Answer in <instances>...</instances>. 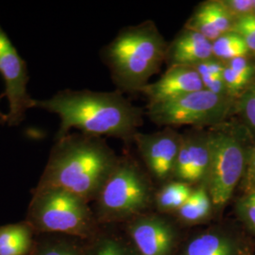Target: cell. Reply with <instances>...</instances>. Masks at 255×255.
I'll return each instance as SVG.
<instances>
[{
    "mask_svg": "<svg viewBox=\"0 0 255 255\" xmlns=\"http://www.w3.org/2000/svg\"><path fill=\"white\" fill-rule=\"evenodd\" d=\"M33 108L60 117L56 140L67 135L73 128L90 136L126 140L134 138L141 121L140 112L119 93L64 90L49 100L34 101Z\"/></svg>",
    "mask_w": 255,
    "mask_h": 255,
    "instance_id": "6da1fadb",
    "label": "cell"
},
{
    "mask_svg": "<svg viewBox=\"0 0 255 255\" xmlns=\"http://www.w3.org/2000/svg\"><path fill=\"white\" fill-rule=\"evenodd\" d=\"M119 163L100 137L67 134L56 140L39 187H59L86 201L99 196Z\"/></svg>",
    "mask_w": 255,
    "mask_h": 255,
    "instance_id": "7a4b0ae2",
    "label": "cell"
},
{
    "mask_svg": "<svg viewBox=\"0 0 255 255\" xmlns=\"http://www.w3.org/2000/svg\"><path fill=\"white\" fill-rule=\"evenodd\" d=\"M164 42L152 25L123 30L104 50L115 81L126 89H141L159 69Z\"/></svg>",
    "mask_w": 255,
    "mask_h": 255,
    "instance_id": "3957f363",
    "label": "cell"
},
{
    "mask_svg": "<svg viewBox=\"0 0 255 255\" xmlns=\"http://www.w3.org/2000/svg\"><path fill=\"white\" fill-rule=\"evenodd\" d=\"M28 218L45 232L85 236L91 227L87 201L59 187L37 186L28 208Z\"/></svg>",
    "mask_w": 255,
    "mask_h": 255,
    "instance_id": "277c9868",
    "label": "cell"
},
{
    "mask_svg": "<svg viewBox=\"0 0 255 255\" xmlns=\"http://www.w3.org/2000/svg\"><path fill=\"white\" fill-rule=\"evenodd\" d=\"M150 187L135 164L119 161L102 186L98 212L104 220H122L141 214L150 202Z\"/></svg>",
    "mask_w": 255,
    "mask_h": 255,
    "instance_id": "5b68a950",
    "label": "cell"
},
{
    "mask_svg": "<svg viewBox=\"0 0 255 255\" xmlns=\"http://www.w3.org/2000/svg\"><path fill=\"white\" fill-rule=\"evenodd\" d=\"M211 165L204 186L213 205L222 207L234 195L246 169L248 153L241 141L224 130L210 131Z\"/></svg>",
    "mask_w": 255,
    "mask_h": 255,
    "instance_id": "8992f818",
    "label": "cell"
},
{
    "mask_svg": "<svg viewBox=\"0 0 255 255\" xmlns=\"http://www.w3.org/2000/svg\"><path fill=\"white\" fill-rule=\"evenodd\" d=\"M231 97L203 89L173 101L149 105L148 115L158 125L214 126L228 116Z\"/></svg>",
    "mask_w": 255,
    "mask_h": 255,
    "instance_id": "52a82bcc",
    "label": "cell"
},
{
    "mask_svg": "<svg viewBox=\"0 0 255 255\" xmlns=\"http://www.w3.org/2000/svg\"><path fill=\"white\" fill-rule=\"evenodd\" d=\"M0 75L5 82L3 95L7 97L9 104V113L5 115L4 123L9 126H17L23 121L27 110L33 108L35 100H32L27 91V64L1 26Z\"/></svg>",
    "mask_w": 255,
    "mask_h": 255,
    "instance_id": "ba28073f",
    "label": "cell"
},
{
    "mask_svg": "<svg viewBox=\"0 0 255 255\" xmlns=\"http://www.w3.org/2000/svg\"><path fill=\"white\" fill-rule=\"evenodd\" d=\"M134 139L145 164L154 178L162 182L173 178L182 135L167 128L156 133H136Z\"/></svg>",
    "mask_w": 255,
    "mask_h": 255,
    "instance_id": "9c48e42d",
    "label": "cell"
},
{
    "mask_svg": "<svg viewBox=\"0 0 255 255\" xmlns=\"http://www.w3.org/2000/svg\"><path fill=\"white\" fill-rule=\"evenodd\" d=\"M131 246L137 255H172L178 242L173 224L159 216H141L128 228Z\"/></svg>",
    "mask_w": 255,
    "mask_h": 255,
    "instance_id": "30bf717a",
    "label": "cell"
},
{
    "mask_svg": "<svg viewBox=\"0 0 255 255\" xmlns=\"http://www.w3.org/2000/svg\"><path fill=\"white\" fill-rule=\"evenodd\" d=\"M203 89L201 76L195 67L172 64L160 80L146 84L140 90L149 99V105H155Z\"/></svg>",
    "mask_w": 255,
    "mask_h": 255,
    "instance_id": "8fae6325",
    "label": "cell"
},
{
    "mask_svg": "<svg viewBox=\"0 0 255 255\" xmlns=\"http://www.w3.org/2000/svg\"><path fill=\"white\" fill-rule=\"evenodd\" d=\"M235 18L222 1L202 3L186 24V29L201 33L211 42L232 30Z\"/></svg>",
    "mask_w": 255,
    "mask_h": 255,
    "instance_id": "7c38bea8",
    "label": "cell"
},
{
    "mask_svg": "<svg viewBox=\"0 0 255 255\" xmlns=\"http://www.w3.org/2000/svg\"><path fill=\"white\" fill-rule=\"evenodd\" d=\"M214 58L213 42L201 33L185 29L170 47L173 64L195 66Z\"/></svg>",
    "mask_w": 255,
    "mask_h": 255,
    "instance_id": "4fadbf2b",
    "label": "cell"
},
{
    "mask_svg": "<svg viewBox=\"0 0 255 255\" xmlns=\"http://www.w3.org/2000/svg\"><path fill=\"white\" fill-rule=\"evenodd\" d=\"M181 255H238V245L227 233L211 229L192 237Z\"/></svg>",
    "mask_w": 255,
    "mask_h": 255,
    "instance_id": "5bb4252c",
    "label": "cell"
},
{
    "mask_svg": "<svg viewBox=\"0 0 255 255\" xmlns=\"http://www.w3.org/2000/svg\"><path fill=\"white\" fill-rule=\"evenodd\" d=\"M183 136V135H182ZM190 163V185H204L211 165L210 131H197L183 136Z\"/></svg>",
    "mask_w": 255,
    "mask_h": 255,
    "instance_id": "9a60e30c",
    "label": "cell"
},
{
    "mask_svg": "<svg viewBox=\"0 0 255 255\" xmlns=\"http://www.w3.org/2000/svg\"><path fill=\"white\" fill-rule=\"evenodd\" d=\"M213 209V202L204 185L193 189L190 197L178 210L179 219L187 224H198L208 219Z\"/></svg>",
    "mask_w": 255,
    "mask_h": 255,
    "instance_id": "2e32d148",
    "label": "cell"
},
{
    "mask_svg": "<svg viewBox=\"0 0 255 255\" xmlns=\"http://www.w3.org/2000/svg\"><path fill=\"white\" fill-rule=\"evenodd\" d=\"M31 247V233L27 225L0 227V255H26Z\"/></svg>",
    "mask_w": 255,
    "mask_h": 255,
    "instance_id": "e0dca14e",
    "label": "cell"
},
{
    "mask_svg": "<svg viewBox=\"0 0 255 255\" xmlns=\"http://www.w3.org/2000/svg\"><path fill=\"white\" fill-rule=\"evenodd\" d=\"M193 189L190 184L185 182L174 181L168 182L157 193L155 202L160 212H178L188 200Z\"/></svg>",
    "mask_w": 255,
    "mask_h": 255,
    "instance_id": "ac0fdd59",
    "label": "cell"
},
{
    "mask_svg": "<svg viewBox=\"0 0 255 255\" xmlns=\"http://www.w3.org/2000/svg\"><path fill=\"white\" fill-rule=\"evenodd\" d=\"M249 50L243 38L232 30L222 34L213 42L214 58L219 61L229 62L236 58L245 57Z\"/></svg>",
    "mask_w": 255,
    "mask_h": 255,
    "instance_id": "d6986e66",
    "label": "cell"
},
{
    "mask_svg": "<svg viewBox=\"0 0 255 255\" xmlns=\"http://www.w3.org/2000/svg\"><path fill=\"white\" fill-rule=\"evenodd\" d=\"M86 255H137L132 246L115 237H102L98 240Z\"/></svg>",
    "mask_w": 255,
    "mask_h": 255,
    "instance_id": "ffe728a7",
    "label": "cell"
},
{
    "mask_svg": "<svg viewBox=\"0 0 255 255\" xmlns=\"http://www.w3.org/2000/svg\"><path fill=\"white\" fill-rule=\"evenodd\" d=\"M237 213L247 228L255 236V189L246 192L237 201Z\"/></svg>",
    "mask_w": 255,
    "mask_h": 255,
    "instance_id": "44dd1931",
    "label": "cell"
},
{
    "mask_svg": "<svg viewBox=\"0 0 255 255\" xmlns=\"http://www.w3.org/2000/svg\"><path fill=\"white\" fill-rule=\"evenodd\" d=\"M232 31L243 38L250 50L255 52V14L239 17L235 21Z\"/></svg>",
    "mask_w": 255,
    "mask_h": 255,
    "instance_id": "7402d4cb",
    "label": "cell"
},
{
    "mask_svg": "<svg viewBox=\"0 0 255 255\" xmlns=\"http://www.w3.org/2000/svg\"><path fill=\"white\" fill-rule=\"evenodd\" d=\"M239 110L248 124L255 128V85L242 95L239 101Z\"/></svg>",
    "mask_w": 255,
    "mask_h": 255,
    "instance_id": "603a6c76",
    "label": "cell"
},
{
    "mask_svg": "<svg viewBox=\"0 0 255 255\" xmlns=\"http://www.w3.org/2000/svg\"><path fill=\"white\" fill-rule=\"evenodd\" d=\"M222 2L235 20L255 12V0H223Z\"/></svg>",
    "mask_w": 255,
    "mask_h": 255,
    "instance_id": "cb8c5ba5",
    "label": "cell"
},
{
    "mask_svg": "<svg viewBox=\"0 0 255 255\" xmlns=\"http://www.w3.org/2000/svg\"><path fill=\"white\" fill-rule=\"evenodd\" d=\"M223 81L225 83L229 97H233L241 93L249 83L243 78L238 76L235 71H233L228 65H225L224 67Z\"/></svg>",
    "mask_w": 255,
    "mask_h": 255,
    "instance_id": "d4e9b609",
    "label": "cell"
},
{
    "mask_svg": "<svg viewBox=\"0 0 255 255\" xmlns=\"http://www.w3.org/2000/svg\"><path fill=\"white\" fill-rule=\"evenodd\" d=\"M229 67L236 73L243 78L248 82L254 78L255 74V66L252 64L246 57H239L229 61Z\"/></svg>",
    "mask_w": 255,
    "mask_h": 255,
    "instance_id": "484cf974",
    "label": "cell"
},
{
    "mask_svg": "<svg viewBox=\"0 0 255 255\" xmlns=\"http://www.w3.org/2000/svg\"><path fill=\"white\" fill-rule=\"evenodd\" d=\"M193 67H195L198 73L200 74L201 79H203V78L222 77L225 65H223L218 59L212 58Z\"/></svg>",
    "mask_w": 255,
    "mask_h": 255,
    "instance_id": "4316f807",
    "label": "cell"
},
{
    "mask_svg": "<svg viewBox=\"0 0 255 255\" xmlns=\"http://www.w3.org/2000/svg\"><path fill=\"white\" fill-rule=\"evenodd\" d=\"M35 255H81L76 247L65 243H55L41 249Z\"/></svg>",
    "mask_w": 255,
    "mask_h": 255,
    "instance_id": "83f0119b",
    "label": "cell"
},
{
    "mask_svg": "<svg viewBox=\"0 0 255 255\" xmlns=\"http://www.w3.org/2000/svg\"><path fill=\"white\" fill-rule=\"evenodd\" d=\"M243 178L246 192L255 189V146L248 153L246 169Z\"/></svg>",
    "mask_w": 255,
    "mask_h": 255,
    "instance_id": "f1b7e54d",
    "label": "cell"
},
{
    "mask_svg": "<svg viewBox=\"0 0 255 255\" xmlns=\"http://www.w3.org/2000/svg\"><path fill=\"white\" fill-rule=\"evenodd\" d=\"M3 97H4V95H3V94H2V95H0V100H1ZM4 119H5V115H4V114H2V113H1V111H0V122H1V123H4Z\"/></svg>",
    "mask_w": 255,
    "mask_h": 255,
    "instance_id": "f546056e",
    "label": "cell"
},
{
    "mask_svg": "<svg viewBox=\"0 0 255 255\" xmlns=\"http://www.w3.org/2000/svg\"><path fill=\"white\" fill-rule=\"evenodd\" d=\"M254 14H255V12H254Z\"/></svg>",
    "mask_w": 255,
    "mask_h": 255,
    "instance_id": "4dcf8cb0",
    "label": "cell"
}]
</instances>
